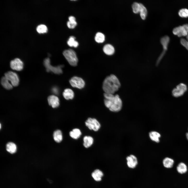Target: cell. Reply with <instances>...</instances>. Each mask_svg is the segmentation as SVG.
Returning <instances> with one entry per match:
<instances>
[{
    "instance_id": "obj_1",
    "label": "cell",
    "mask_w": 188,
    "mask_h": 188,
    "mask_svg": "<svg viewBox=\"0 0 188 188\" xmlns=\"http://www.w3.org/2000/svg\"><path fill=\"white\" fill-rule=\"evenodd\" d=\"M104 96L105 105L110 111L116 112L121 110L122 107V102L118 95H114L104 93Z\"/></svg>"
},
{
    "instance_id": "obj_2",
    "label": "cell",
    "mask_w": 188,
    "mask_h": 188,
    "mask_svg": "<svg viewBox=\"0 0 188 188\" xmlns=\"http://www.w3.org/2000/svg\"><path fill=\"white\" fill-rule=\"evenodd\" d=\"M120 86V83L118 78L115 75L111 74L104 79L102 88L105 93L114 94Z\"/></svg>"
},
{
    "instance_id": "obj_3",
    "label": "cell",
    "mask_w": 188,
    "mask_h": 188,
    "mask_svg": "<svg viewBox=\"0 0 188 188\" xmlns=\"http://www.w3.org/2000/svg\"><path fill=\"white\" fill-rule=\"evenodd\" d=\"M63 54L70 64L74 66L77 65L78 58L74 50L71 49L65 50L63 51Z\"/></svg>"
},
{
    "instance_id": "obj_4",
    "label": "cell",
    "mask_w": 188,
    "mask_h": 188,
    "mask_svg": "<svg viewBox=\"0 0 188 188\" xmlns=\"http://www.w3.org/2000/svg\"><path fill=\"white\" fill-rule=\"evenodd\" d=\"M44 64L46 68V71L48 72L51 71L57 74H60L62 72V68L63 66L59 65L55 67L51 66L50 64V59L49 58L44 60Z\"/></svg>"
},
{
    "instance_id": "obj_5",
    "label": "cell",
    "mask_w": 188,
    "mask_h": 188,
    "mask_svg": "<svg viewBox=\"0 0 188 188\" xmlns=\"http://www.w3.org/2000/svg\"><path fill=\"white\" fill-rule=\"evenodd\" d=\"M169 40V38L167 36H164L161 38L160 39V42L162 46L163 50L157 60L156 64V65H158L159 64L164 55L167 49Z\"/></svg>"
},
{
    "instance_id": "obj_6",
    "label": "cell",
    "mask_w": 188,
    "mask_h": 188,
    "mask_svg": "<svg viewBox=\"0 0 188 188\" xmlns=\"http://www.w3.org/2000/svg\"><path fill=\"white\" fill-rule=\"evenodd\" d=\"M85 125L90 130L97 131L101 127L99 122L95 119L89 118L85 122Z\"/></svg>"
},
{
    "instance_id": "obj_7",
    "label": "cell",
    "mask_w": 188,
    "mask_h": 188,
    "mask_svg": "<svg viewBox=\"0 0 188 188\" xmlns=\"http://www.w3.org/2000/svg\"><path fill=\"white\" fill-rule=\"evenodd\" d=\"M4 76L11 82L13 86L18 85L19 83V79L17 74L15 73L9 71L4 74Z\"/></svg>"
},
{
    "instance_id": "obj_8",
    "label": "cell",
    "mask_w": 188,
    "mask_h": 188,
    "mask_svg": "<svg viewBox=\"0 0 188 188\" xmlns=\"http://www.w3.org/2000/svg\"><path fill=\"white\" fill-rule=\"evenodd\" d=\"M187 89V86L184 84L181 83L173 89L172 91V94L175 97H179L183 95Z\"/></svg>"
},
{
    "instance_id": "obj_9",
    "label": "cell",
    "mask_w": 188,
    "mask_h": 188,
    "mask_svg": "<svg viewBox=\"0 0 188 188\" xmlns=\"http://www.w3.org/2000/svg\"><path fill=\"white\" fill-rule=\"evenodd\" d=\"M71 85L73 87L82 89L85 85V82L81 78L76 76L72 77L69 81Z\"/></svg>"
},
{
    "instance_id": "obj_10",
    "label": "cell",
    "mask_w": 188,
    "mask_h": 188,
    "mask_svg": "<svg viewBox=\"0 0 188 188\" xmlns=\"http://www.w3.org/2000/svg\"><path fill=\"white\" fill-rule=\"evenodd\" d=\"M11 68L14 70L18 71L22 70L23 68V63L19 58H15L11 60L10 63Z\"/></svg>"
},
{
    "instance_id": "obj_11",
    "label": "cell",
    "mask_w": 188,
    "mask_h": 188,
    "mask_svg": "<svg viewBox=\"0 0 188 188\" xmlns=\"http://www.w3.org/2000/svg\"><path fill=\"white\" fill-rule=\"evenodd\" d=\"M173 32L178 37L186 36L188 32L183 25L175 27L173 30Z\"/></svg>"
},
{
    "instance_id": "obj_12",
    "label": "cell",
    "mask_w": 188,
    "mask_h": 188,
    "mask_svg": "<svg viewBox=\"0 0 188 188\" xmlns=\"http://www.w3.org/2000/svg\"><path fill=\"white\" fill-rule=\"evenodd\" d=\"M127 164L130 168H134L137 165L138 162L136 157L134 155H131L126 158Z\"/></svg>"
},
{
    "instance_id": "obj_13",
    "label": "cell",
    "mask_w": 188,
    "mask_h": 188,
    "mask_svg": "<svg viewBox=\"0 0 188 188\" xmlns=\"http://www.w3.org/2000/svg\"><path fill=\"white\" fill-rule=\"evenodd\" d=\"M48 103L53 108L57 107L59 105V100L58 98L54 95L49 96L48 98Z\"/></svg>"
},
{
    "instance_id": "obj_14",
    "label": "cell",
    "mask_w": 188,
    "mask_h": 188,
    "mask_svg": "<svg viewBox=\"0 0 188 188\" xmlns=\"http://www.w3.org/2000/svg\"><path fill=\"white\" fill-rule=\"evenodd\" d=\"M104 52L106 55H111L114 54L115 50L114 47L110 44H107L105 45L103 48Z\"/></svg>"
},
{
    "instance_id": "obj_15",
    "label": "cell",
    "mask_w": 188,
    "mask_h": 188,
    "mask_svg": "<svg viewBox=\"0 0 188 188\" xmlns=\"http://www.w3.org/2000/svg\"><path fill=\"white\" fill-rule=\"evenodd\" d=\"M63 96L66 99L69 100L73 99L74 96V93L73 90L70 89H65L63 93Z\"/></svg>"
},
{
    "instance_id": "obj_16",
    "label": "cell",
    "mask_w": 188,
    "mask_h": 188,
    "mask_svg": "<svg viewBox=\"0 0 188 188\" xmlns=\"http://www.w3.org/2000/svg\"><path fill=\"white\" fill-rule=\"evenodd\" d=\"M103 175V173L102 171L98 169L95 170L92 174V177L96 181L101 180Z\"/></svg>"
},
{
    "instance_id": "obj_17",
    "label": "cell",
    "mask_w": 188,
    "mask_h": 188,
    "mask_svg": "<svg viewBox=\"0 0 188 188\" xmlns=\"http://www.w3.org/2000/svg\"><path fill=\"white\" fill-rule=\"evenodd\" d=\"M149 136L150 139L156 143L160 142L159 138L161 137L160 134L155 131H152L149 133Z\"/></svg>"
},
{
    "instance_id": "obj_18",
    "label": "cell",
    "mask_w": 188,
    "mask_h": 188,
    "mask_svg": "<svg viewBox=\"0 0 188 188\" xmlns=\"http://www.w3.org/2000/svg\"><path fill=\"white\" fill-rule=\"evenodd\" d=\"M83 145L86 148L90 147L93 142V138L89 136H86L83 138Z\"/></svg>"
},
{
    "instance_id": "obj_19",
    "label": "cell",
    "mask_w": 188,
    "mask_h": 188,
    "mask_svg": "<svg viewBox=\"0 0 188 188\" xmlns=\"http://www.w3.org/2000/svg\"><path fill=\"white\" fill-rule=\"evenodd\" d=\"M9 80L5 77H2L1 80V83L2 86L8 90L12 89L13 86L9 82Z\"/></svg>"
},
{
    "instance_id": "obj_20",
    "label": "cell",
    "mask_w": 188,
    "mask_h": 188,
    "mask_svg": "<svg viewBox=\"0 0 188 188\" xmlns=\"http://www.w3.org/2000/svg\"><path fill=\"white\" fill-rule=\"evenodd\" d=\"M53 137L54 140L57 143H60L62 140V133L61 131L60 130H56L54 132Z\"/></svg>"
},
{
    "instance_id": "obj_21",
    "label": "cell",
    "mask_w": 188,
    "mask_h": 188,
    "mask_svg": "<svg viewBox=\"0 0 188 188\" xmlns=\"http://www.w3.org/2000/svg\"><path fill=\"white\" fill-rule=\"evenodd\" d=\"M174 162V160L172 158L168 157H166L163 160V164L165 167L167 168H169L173 167Z\"/></svg>"
},
{
    "instance_id": "obj_22",
    "label": "cell",
    "mask_w": 188,
    "mask_h": 188,
    "mask_svg": "<svg viewBox=\"0 0 188 188\" xmlns=\"http://www.w3.org/2000/svg\"><path fill=\"white\" fill-rule=\"evenodd\" d=\"M69 134L72 138L77 139L80 137L81 134V133L79 129L75 128L69 132Z\"/></svg>"
},
{
    "instance_id": "obj_23",
    "label": "cell",
    "mask_w": 188,
    "mask_h": 188,
    "mask_svg": "<svg viewBox=\"0 0 188 188\" xmlns=\"http://www.w3.org/2000/svg\"><path fill=\"white\" fill-rule=\"evenodd\" d=\"M7 150L10 153L13 154L15 153L17 150V147L16 144L13 143H8L6 145Z\"/></svg>"
},
{
    "instance_id": "obj_24",
    "label": "cell",
    "mask_w": 188,
    "mask_h": 188,
    "mask_svg": "<svg viewBox=\"0 0 188 188\" xmlns=\"http://www.w3.org/2000/svg\"><path fill=\"white\" fill-rule=\"evenodd\" d=\"M140 8L139 11L140 16L141 19L143 20H145L147 15V10L145 6L142 3H139Z\"/></svg>"
},
{
    "instance_id": "obj_25",
    "label": "cell",
    "mask_w": 188,
    "mask_h": 188,
    "mask_svg": "<svg viewBox=\"0 0 188 188\" xmlns=\"http://www.w3.org/2000/svg\"><path fill=\"white\" fill-rule=\"evenodd\" d=\"M178 172L181 174L185 173L187 171V167L186 164L183 162L179 163L177 167Z\"/></svg>"
},
{
    "instance_id": "obj_26",
    "label": "cell",
    "mask_w": 188,
    "mask_h": 188,
    "mask_svg": "<svg viewBox=\"0 0 188 188\" xmlns=\"http://www.w3.org/2000/svg\"><path fill=\"white\" fill-rule=\"evenodd\" d=\"M68 19L69 21L67 23L68 27L70 29L74 28L77 24L75 18L73 16H70L69 17Z\"/></svg>"
},
{
    "instance_id": "obj_27",
    "label": "cell",
    "mask_w": 188,
    "mask_h": 188,
    "mask_svg": "<svg viewBox=\"0 0 188 188\" xmlns=\"http://www.w3.org/2000/svg\"><path fill=\"white\" fill-rule=\"evenodd\" d=\"M75 37L73 36H70L67 41L68 45L70 47L77 48L79 44L78 42L75 40Z\"/></svg>"
},
{
    "instance_id": "obj_28",
    "label": "cell",
    "mask_w": 188,
    "mask_h": 188,
    "mask_svg": "<svg viewBox=\"0 0 188 188\" xmlns=\"http://www.w3.org/2000/svg\"><path fill=\"white\" fill-rule=\"evenodd\" d=\"M95 39L97 42L98 43H102L105 40V36L103 33L98 32L96 34Z\"/></svg>"
},
{
    "instance_id": "obj_29",
    "label": "cell",
    "mask_w": 188,
    "mask_h": 188,
    "mask_svg": "<svg viewBox=\"0 0 188 188\" xmlns=\"http://www.w3.org/2000/svg\"><path fill=\"white\" fill-rule=\"evenodd\" d=\"M132 7L133 12L135 14L139 13L140 5L139 3L135 2L132 5Z\"/></svg>"
},
{
    "instance_id": "obj_30",
    "label": "cell",
    "mask_w": 188,
    "mask_h": 188,
    "mask_svg": "<svg viewBox=\"0 0 188 188\" xmlns=\"http://www.w3.org/2000/svg\"><path fill=\"white\" fill-rule=\"evenodd\" d=\"M37 31L39 33H46L48 31L46 26L43 24H40L38 25L36 28Z\"/></svg>"
},
{
    "instance_id": "obj_31",
    "label": "cell",
    "mask_w": 188,
    "mask_h": 188,
    "mask_svg": "<svg viewBox=\"0 0 188 188\" xmlns=\"http://www.w3.org/2000/svg\"><path fill=\"white\" fill-rule=\"evenodd\" d=\"M178 14L181 17H188V9L186 8L181 9L178 12Z\"/></svg>"
},
{
    "instance_id": "obj_32",
    "label": "cell",
    "mask_w": 188,
    "mask_h": 188,
    "mask_svg": "<svg viewBox=\"0 0 188 188\" xmlns=\"http://www.w3.org/2000/svg\"><path fill=\"white\" fill-rule=\"evenodd\" d=\"M181 44L188 50V41L184 38H181L180 40Z\"/></svg>"
},
{
    "instance_id": "obj_33",
    "label": "cell",
    "mask_w": 188,
    "mask_h": 188,
    "mask_svg": "<svg viewBox=\"0 0 188 188\" xmlns=\"http://www.w3.org/2000/svg\"><path fill=\"white\" fill-rule=\"evenodd\" d=\"M52 92L55 94H57L58 93V89L56 87H53L52 89Z\"/></svg>"
},
{
    "instance_id": "obj_34",
    "label": "cell",
    "mask_w": 188,
    "mask_h": 188,
    "mask_svg": "<svg viewBox=\"0 0 188 188\" xmlns=\"http://www.w3.org/2000/svg\"><path fill=\"white\" fill-rule=\"evenodd\" d=\"M186 136L187 139L188 140V132L186 134Z\"/></svg>"
},
{
    "instance_id": "obj_35",
    "label": "cell",
    "mask_w": 188,
    "mask_h": 188,
    "mask_svg": "<svg viewBox=\"0 0 188 188\" xmlns=\"http://www.w3.org/2000/svg\"><path fill=\"white\" fill-rule=\"evenodd\" d=\"M186 40L187 41H188V34L186 36Z\"/></svg>"
}]
</instances>
